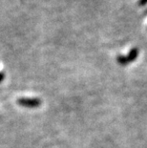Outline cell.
Segmentation results:
<instances>
[{
    "label": "cell",
    "mask_w": 147,
    "mask_h": 148,
    "mask_svg": "<svg viewBox=\"0 0 147 148\" xmlns=\"http://www.w3.org/2000/svg\"><path fill=\"white\" fill-rule=\"evenodd\" d=\"M16 102L18 105L26 108H37L42 103L41 99H27V97H19Z\"/></svg>",
    "instance_id": "obj_1"
},
{
    "label": "cell",
    "mask_w": 147,
    "mask_h": 148,
    "mask_svg": "<svg viewBox=\"0 0 147 148\" xmlns=\"http://www.w3.org/2000/svg\"><path fill=\"white\" fill-rule=\"evenodd\" d=\"M139 51L137 48H133L132 50H130V52L128 53V55L126 56V59H127L128 63H131V62L135 61L137 56H139Z\"/></svg>",
    "instance_id": "obj_2"
},
{
    "label": "cell",
    "mask_w": 147,
    "mask_h": 148,
    "mask_svg": "<svg viewBox=\"0 0 147 148\" xmlns=\"http://www.w3.org/2000/svg\"><path fill=\"white\" fill-rule=\"evenodd\" d=\"M117 61H118V63L120 64V65H126V64H128L127 59H126V56H121V55L117 56Z\"/></svg>",
    "instance_id": "obj_3"
},
{
    "label": "cell",
    "mask_w": 147,
    "mask_h": 148,
    "mask_svg": "<svg viewBox=\"0 0 147 148\" xmlns=\"http://www.w3.org/2000/svg\"><path fill=\"white\" fill-rule=\"evenodd\" d=\"M137 4H139V6L146 5V4H147V0H139V2H137Z\"/></svg>",
    "instance_id": "obj_4"
},
{
    "label": "cell",
    "mask_w": 147,
    "mask_h": 148,
    "mask_svg": "<svg viewBox=\"0 0 147 148\" xmlns=\"http://www.w3.org/2000/svg\"><path fill=\"white\" fill-rule=\"evenodd\" d=\"M4 78H5L4 72H0V83H1L3 80H4Z\"/></svg>",
    "instance_id": "obj_5"
},
{
    "label": "cell",
    "mask_w": 147,
    "mask_h": 148,
    "mask_svg": "<svg viewBox=\"0 0 147 148\" xmlns=\"http://www.w3.org/2000/svg\"><path fill=\"white\" fill-rule=\"evenodd\" d=\"M145 14H147V9H146V11H145Z\"/></svg>",
    "instance_id": "obj_6"
}]
</instances>
